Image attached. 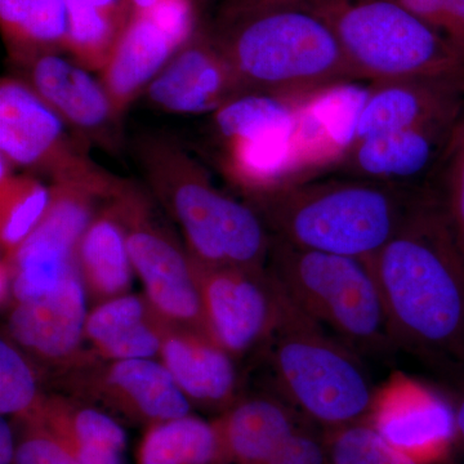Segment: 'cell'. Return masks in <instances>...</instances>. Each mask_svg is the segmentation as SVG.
<instances>
[{
	"label": "cell",
	"instance_id": "1",
	"mask_svg": "<svg viewBox=\"0 0 464 464\" xmlns=\"http://www.w3.org/2000/svg\"><path fill=\"white\" fill-rule=\"evenodd\" d=\"M371 265L396 343L463 360L464 255L431 191Z\"/></svg>",
	"mask_w": 464,
	"mask_h": 464
},
{
	"label": "cell",
	"instance_id": "2",
	"mask_svg": "<svg viewBox=\"0 0 464 464\" xmlns=\"http://www.w3.org/2000/svg\"><path fill=\"white\" fill-rule=\"evenodd\" d=\"M427 188L316 176L244 198L290 246L371 261L427 198Z\"/></svg>",
	"mask_w": 464,
	"mask_h": 464
},
{
	"label": "cell",
	"instance_id": "3",
	"mask_svg": "<svg viewBox=\"0 0 464 464\" xmlns=\"http://www.w3.org/2000/svg\"><path fill=\"white\" fill-rule=\"evenodd\" d=\"M132 150L152 198L181 228L192 259L267 267L273 235L248 201L217 188L207 168L170 137L140 134Z\"/></svg>",
	"mask_w": 464,
	"mask_h": 464
},
{
	"label": "cell",
	"instance_id": "4",
	"mask_svg": "<svg viewBox=\"0 0 464 464\" xmlns=\"http://www.w3.org/2000/svg\"><path fill=\"white\" fill-rule=\"evenodd\" d=\"M209 32L244 93H306L342 82H362L331 24L308 5L217 17Z\"/></svg>",
	"mask_w": 464,
	"mask_h": 464
},
{
	"label": "cell",
	"instance_id": "5",
	"mask_svg": "<svg viewBox=\"0 0 464 464\" xmlns=\"http://www.w3.org/2000/svg\"><path fill=\"white\" fill-rule=\"evenodd\" d=\"M268 346L284 399L307 422L323 431L366 422L377 387L355 348L333 337L286 295Z\"/></svg>",
	"mask_w": 464,
	"mask_h": 464
},
{
	"label": "cell",
	"instance_id": "6",
	"mask_svg": "<svg viewBox=\"0 0 464 464\" xmlns=\"http://www.w3.org/2000/svg\"><path fill=\"white\" fill-rule=\"evenodd\" d=\"M308 7L331 24L362 82L409 78L464 82V52L395 0H324Z\"/></svg>",
	"mask_w": 464,
	"mask_h": 464
},
{
	"label": "cell",
	"instance_id": "7",
	"mask_svg": "<svg viewBox=\"0 0 464 464\" xmlns=\"http://www.w3.org/2000/svg\"><path fill=\"white\" fill-rule=\"evenodd\" d=\"M267 268L298 310L351 347L383 351L396 344L371 261L273 237Z\"/></svg>",
	"mask_w": 464,
	"mask_h": 464
},
{
	"label": "cell",
	"instance_id": "8",
	"mask_svg": "<svg viewBox=\"0 0 464 464\" xmlns=\"http://www.w3.org/2000/svg\"><path fill=\"white\" fill-rule=\"evenodd\" d=\"M90 148L23 78L2 79L0 158L34 176L43 174L51 185L112 199L128 181L100 167L88 154Z\"/></svg>",
	"mask_w": 464,
	"mask_h": 464
},
{
	"label": "cell",
	"instance_id": "9",
	"mask_svg": "<svg viewBox=\"0 0 464 464\" xmlns=\"http://www.w3.org/2000/svg\"><path fill=\"white\" fill-rule=\"evenodd\" d=\"M112 200L123 219L134 273L155 313L170 325L210 337L188 249L160 222L149 198L134 183L128 181Z\"/></svg>",
	"mask_w": 464,
	"mask_h": 464
},
{
	"label": "cell",
	"instance_id": "10",
	"mask_svg": "<svg viewBox=\"0 0 464 464\" xmlns=\"http://www.w3.org/2000/svg\"><path fill=\"white\" fill-rule=\"evenodd\" d=\"M191 261L210 338L235 359L270 343L282 319L285 295L268 268Z\"/></svg>",
	"mask_w": 464,
	"mask_h": 464
},
{
	"label": "cell",
	"instance_id": "11",
	"mask_svg": "<svg viewBox=\"0 0 464 464\" xmlns=\"http://www.w3.org/2000/svg\"><path fill=\"white\" fill-rule=\"evenodd\" d=\"M72 372L70 387L124 420L152 426L190 414L191 402L157 359L100 362L92 356Z\"/></svg>",
	"mask_w": 464,
	"mask_h": 464
},
{
	"label": "cell",
	"instance_id": "12",
	"mask_svg": "<svg viewBox=\"0 0 464 464\" xmlns=\"http://www.w3.org/2000/svg\"><path fill=\"white\" fill-rule=\"evenodd\" d=\"M366 423L417 464L444 463L457 439L453 404L402 372L375 389Z\"/></svg>",
	"mask_w": 464,
	"mask_h": 464
},
{
	"label": "cell",
	"instance_id": "13",
	"mask_svg": "<svg viewBox=\"0 0 464 464\" xmlns=\"http://www.w3.org/2000/svg\"><path fill=\"white\" fill-rule=\"evenodd\" d=\"M23 78L41 99L88 145L116 151L121 145V119L108 92L88 70L60 53H45L23 65Z\"/></svg>",
	"mask_w": 464,
	"mask_h": 464
},
{
	"label": "cell",
	"instance_id": "14",
	"mask_svg": "<svg viewBox=\"0 0 464 464\" xmlns=\"http://www.w3.org/2000/svg\"><path fill=\"white\" fill-rule=\"evenodd\" d=\"M87 292L79 273L42 297L12 304L7 337L27 355L67 369L91 356L82 353L87 323Z\"/></svg>",
	"mask_w": 464,
	"mask_h": 464
},
{
	"label": "cell",
	"instance_id": "15",
	"mask_svg": "<svg viewBox=\"0 0 464 464\" xmlns=\"http://www.w3.org/2000/svg\"><path fill=\"white\" fill-rule=\"evenodd\" d=\"M459 112L359 140L329 173L423 188L439 166Z\"/></svg>",
	"mask_w": 464,
	"mask_h": 464
},
{
	"label": "cell",
	"instance_id": "16",
	"mask_svg": "<svg viewBox=\"0 0 464 464\" xmlns=\"http://www.w3.org/2000/svg\"><path fill=\"white\" fill-rule=\"evenodd\" d=\"M243 93L209 30L195 33L145 91L152 108L176 115L213 114Z\"/></svg>",
	"mask_w": 464,
	"mask_h": 464
},
{
	"label": "cell",
	"instance_id": "17",
	"mask_svg": "<svg viewBox=\"0 0 464 464\" xmlns=\"http://www.w3.org/2000/svg\"><path fill=\"white\" fill-rule=\"evenodd\" d=\"M369 85L342 82L302 94L295 128V182L331 172L353 145Z\"/></svg>",
	"mask_w": 464,
	"mask_h": 464
},
{
	"label": "cell",
	"instance_id": "18",
	"mask_svg": "<svg viewBox=\"0 0 464 464\" xmlns=\"http://www.w3.org/2000/svg\"><path fill=\"white\" fill-rule=\"evenodd\" d=\"M463 103V81L409 78L374 82L369 84L355 142L457 114Z\"/></svg>",
	"mask_w": 464,
	"mask_h": 464
},
{
	"label": "cell",
	"instance_id": "19",
	"mask_svg": "<svg viewBox=\"0 0 464 464\" xmlns=\"http://www.w3.org/2000/svg\"><path fill=\"white\" fill-rule=\"evenodd\" d=\"M159 360L191 404L224 411L239 399L237 359L203 333L168 324Z\"/></svg>",
	"mask_w": 464,
	"mask_h": 464
},
{
	"label": "cell",
	"instance_id": "20",
	"mask_svg": "<svg viewBox=\"0 0 464 464\" xmlns=\"http://www.w3.org/2000/svg\"><path fill=\"white\" fill-rule=\"evenodd\" d=\"M212 422L226 464H268L306 420L284 400L250 396L237 399Z\"/></svg>",
	"mask_w": 464,
	"mask_h": 464
},
{
	"label": "cell",
	"instance_id": "21",
	"mask_svg": "<svg viewBox=\"0 0 464 464\" xmlns=\"http://www.w3.org/2000/svg\"><path fill=\"white\" fill-rule=\"evenodd\" d=\"M183 45L148 12L132 14L101 72V83L119 118H123L140 94L145 93Z\"/></svg>",
	"mask_w": 464,
	"mask_h": 464
},
{
	"label": "cell",
	"instance_id": "22",
	"mask_svg": "<svg viewBox=\"0 0 464 464\" xmlns=\"http://www.w3.org/2000/svg\"><path fill=\"white\" fill-rule=\"evenodd\" d=\"M167 325L145 295L128 293L88 313L85 341L90 342L94 356L106 362L157 359Z\"/></svg>",
	"mask_w": 464,
	"mask_h": 464
},
{
	"label": "cell",
	"instance_id": "23",
	"mask_svg": "<svg viewBox=\"0 0 464 464\" xmlns=\"http://www.w3.org/2000/svg\"><path fill=\"white\" fill-rule=\"evenodd\" d=\"M76 267L88 297L102 304L128 295L133 266L127 232L114 200L93 217L76 248Z\"/></svg>",
	"mask_w": 464,
	"mask_h": 464
},
{
	"label": "cell",
	"instance_id": "24",
	"mask_svg": "<svg viewBox=\"0 0 464 464\" xmlns=\"http://www.w3.org/2000/svg\"><path fill=\"white\" fill-rule=\"evenodd\" d=\"M302 94L248 92L235 97L212 114L213 141L218 143L295 134Z\"/></svg>",
	"mask_w": 464,
	"mask_h": 464
},
{
	"label": "cell",
	"instance_id": "25",
	"mask_svg": "<svg viewBox=\"0 0 464 464\" xmlns=\"http://www.w3.org/2000/svg\"><path fill=\"white\" fill-rule=\"evenodd\" d=\"M137 463L226 464L215 424L191 414L148 427Z\"/></svg>",
	"mask_w": 464,
	"mask_h": 464
},
{
	"label": "cell",
	"instance_id": "26",
	"mask_svg": "<svg viewBox=\"0 0 464 464\" xmlns=\"http://www.w3.org/2000/svg\"><path fill=\"white\" fill-rule=\"evenodd\" d=\"M0 163V246L8 261L47 215L53 191L34 174H14L5 159Z\"/></svg>",
	"mask_w": 464,
	"mask_h": 464
},
{
	"label": "cell",
	"instance_id": "27",
	"mask_svg": "<svg viewBox=\"0 0 464 464\" xmlns=\"http://www.w3.org/2000/svg\"><path fill=\"white\" fill-rule=\"evenodd\" d=\"M33 420H41L69 449L99 447L124 453L127 447L123 427L99 406L84 405L60 396H45L41 411Z\"/></svg>",
	"mask_w": 464,
	"mask_h": 464
},
{
	"label": "cell",
	"instance_id": "28",
	"mask_svg": "<svg viewBox=\"0 0 464 464\" xmlns=\"http://www.w3.org/2000/svg\"><path fill=\"white\" fill-rule=\"evenodd\" d=\"M65 51L88 72H102L130 18L109 14L85 0H66Z\"/></svg>",
	"mask_w": 464,
	"mask_h": 464
},
{
	"label": "cell",
	"instance_id": "29",
	"mask_svg": "<svg viewBox=\"0 0 464 464\" xmlns=\"http://www.w3.org/2000/svg\"><path fill=\"white\" fill-rule=\"evenodd\" d=\"M430 181L432 186L427 188L435 198L464 255V103Z\"/></svg>",
	"mask_w": 464,
	"mask_h": 464
},
{
	"label": "cell",
	"instance_id": "30",
	"mask_svg": "<svg viewBox=\"0 0 464 464\" xmlns=\"http://www.w3.org/2000/svg\"><path fill=\"white\" fill-rule=\"evenodd\" d=\"M43 396L38 375L26 353L9 340L0 341V414L16 420H33L41 411Z\"/></svg>",
	"mask_w": 464,
	"mask_h": 464
},
{
	"label": "cell",
	"instance_id": "31",
	"mask_svg": "<svg viewBox=\"0 0 464 464\" xmlns=\"http://www.w3.org/2000/svg\"><path fill=\"white\" fill-rule=\"evenodd\" d=\"M323 432L331 464H417L387 444L369 423Z\"/></svg>",
	"mask_w": 464,
	"mask_h": 464
},
{
	"label": "cell",
	"instance_id": "32",
	"mask_svg": "<svg viewBox=\"0 0 464 464\" xmlns=\"http://www.w3.org/2000/svg\"><path fill=\"white\" fill-rule=\"evenodd\" d=\"M33 12L25 56L16 65L41 54L65 51L67 38L66 0H32Z\"/></svg>",
	"mask_w": 464,
	"mask_h": 464
},
{
	"label": "cell",
	"instance_id": "33",
	"mask_svg": "<svg viewBox=\"0 0 464 464\" xmlns=\"http://www.w3.org/2000/svg\"><path fill=\"white\" fill-rule=\"evenodd\" d=\"M14 464H81L65 442L38 420H27Z\"/></svg>",
	"mask_w": 464,
	"mask_h": 464
},
{
	"label": "cell",
	"instance_id": "34",
	"mask_svg": "<svg viewBox=\"0 0 464 464\" xmlns=\"http://www.w3.org/2000/svg\"><path fill=\"white\" fill-rule=\"evenodd\" d=\"M268 464H331L324 432L304 422Z\"/></svg>",
	"mask_w": 464,
	"mask_h": 464
},
{
	"label": "cell",
	"instance_id": "35",
	"mask_svg": "<svg viewBox=\"0 0 464 464\" xmlns=\"http://www.w3.org/2000/svg\"><path fill=\"white\" fill-rule=\"evenodd\" d=\"M395 2L447 36L448 0H395Z\"/></svg>",
	"mask_w": 464,
	"mask_h": 464
},
{
	"label": "cell",
	"instance_id": "36",
	"mask_svg": "<svg viewBox=\"0 0 464 464\" xmlns=\"http://www.w3.org/2000/svg\"><path fill=\"white\" fill-rule=\"evenodd\" d=\"M324 0H219L217 17L234 16L244 12L275 7H295V5H313Z\"/></svg>",
	"mask_w": 464,
	"mask_h": 464
},
{
	"label": "cell",
	"instance_id": "37",
	"mask_svg": "<svg viewBox=\"0 0 464 464\" xmlns=\"http://www.w3.org/2000/svg\"><path fill=\"white\" fill-rule=\"evenodd\" d=\"M447 36L464 52V0H448Z\"/></svg>",
	"mask_w": 464,
	"mask_h": 464
},
{
	"label": "cell",
	"instance_id": "38",
	"mask_svg": "<svg viewBox=\"0 0 464 464\" xmlns=\"http://www.w3.org/2000/svg\"><path fill=\"white\" fill-rule=\"evenodd\" d=\"M17 445L14 441V430L11 424L2 417L0 420V464H14Z\"/></svg>",
	"mask_w": 464,
	"mask_h": 464
},
{
	"label": "cell",
	"instance_id": "39",
	"mask_svg": "<svg viewBox=\"0 0 464 464\" xmlns=\"http://www.w3.org/2000/svg\"><path fill=\"white\" fill-rule=\"evenodd\" d=\"M85 2L103 9V11L109 12V14H115V16L123 18L132 17V12H130L128 0H85Z\"/></svg>",
	"mask_w": 464,
	"mask_h": 464
},
{
	"label": "cell",
	"instance_id": "40",
	"mask_svg": "<svg viewBox=\"0 0 464 464\" xmlns=\"http://www.w3.org/2000/svg\"><path fill=\"white\" fill-rule=\"evenodd\" d=\"M454 411H456L457 423V439L462 441L464 447V390L458 396L457 401L454 402Z\"/></svg>",
	"mask_w": 464,
	"mask_h": 464
},
{
	"label": "cell",
	"instance_id": "41",
	"mask_svg": "<svg viewBox=\"0 0 464 464\" xmlns=\"http://www.w3.org/2000/svg\"><path fill=\"white\" fill-rule=\"evenodd\" d=\"M161 2H166V0H128V5H130L132 14H136L148 12L155 5H160Z\"/></svg>",
	"mask_w": 464,
	"mask_h": 464
}]
</instances>
